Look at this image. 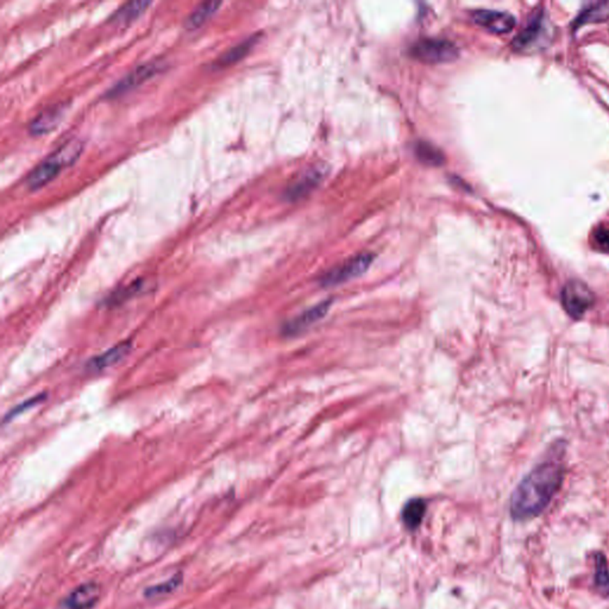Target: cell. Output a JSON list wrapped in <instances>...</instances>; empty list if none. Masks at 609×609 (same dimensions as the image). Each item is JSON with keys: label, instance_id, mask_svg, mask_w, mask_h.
<instances>
[{"label": "cell", "instance_id": "cell-1", "mask_svg": "<svg viewBox=\"0 0 609 609\" xmlns=\"http://www.w3.org/2000/svg\"><path fill=\"white\" fill-rule=\"evenodd\" d=\"M563 456L564 443L555 444L548 458L520 482L511 499V514L514 519H531L548 507L563 482Z\"/></svg>", "mask_w": 609, "mask_h": 609}, {"label": "cell", "instance_id": "cell-2", "mask_svg": "<svg viewBox=\"0 0 609 609\" xmlns=\"http://www.w3.org/2000/svg\"><path fill=\"white\" fill-rule=\"evenodd\" d=\"M595 297L592 289L581 281H570L562 291V304L570 317L581 319L593 306Z\"/></svg>", "mask_w": 609, "mask_h": 609}, {"label": "cell", "instance_id": "cell-3", "mask_svg": "<svg viewBox=\"0 0 609 609\" xmlns=\"http://www.w3.org/2000/svg\"><path fill=\"white\" fill-rule=\"evenodd\" d=\"M412 55L426 63H444L457 59L458 50L454 43L439 38H424L412 48Z\"/></svg>", "mask_w": 609, "mask_h": 609}, {"label": "cell", "instance_id": "cell-4", "mask_svg": "<svg viewBox=\"0 0 609 609\" xmlns=\"http://www.w3.org/2000/svg\"><path fill=\"white\" fill-rule=\"evenodd\" d=\"M373 260L374 256L371 254H361L353 257L324 274L321 277V284L325 287H331L351 280L353 277H360L369 268L370 264L373 263Z\"/></svg>", "mask_w": 609, "mask_h": 609}, {"label": "cell", "instance_id": "cell-5", "mask_svg": "<svg viewBox=\"0 0 609 609\" xmlns=\"http://www.w3.org/2000/svg\"><path fill=\"white\" fill-rule=\"evenodd\" d=\"M163 68H164V62L161 60H154L137 65L136 68L131 70L130 73L126 74L125 77L121 79L106 95L109 98L119 97L148 82L156 74H159Z\"/></svg>", "mask_w": 609, "mask_h": 609}, {"label": "cell", "instance_id": "cell-6", "mask_svg": "<svg viewBox=\"0 0 609 609\" xmlns=\"http://www.w3.org/2000/svg\"><path fill=\"white\" fill-rule=\"evenodd\" d=\"M476 24L494 33H507L514 28L516 18L511 13L495 10H477L472 13Z\"/></svg>", "mask_w": 609, "mask_h": 609}, {"label": "cell", "instance_id": "cell-7", "mask_svg": "<svg viewBox=\"0 0 609 609\" xmlns=\"http://www.w3.org/2000/svg\"><path fill=\"white\" fill-rule=\"evenodd\" d=\"M67 105L55 104L37 114L29 124V132L33 136H42L54 130L65 117Z\"/></svg>", "mask_w": 609, "mask_h": 609}, {"label": "cell", "instance_id": "cell-8", "mask_svg": "<svg viewBox=\"0 0 609 609\" xmlns=\"http://www.w3.org/2000/svg\"><path fill=\"white\" fill-rule=\"evenodd\" d=\"M100 596V588L94 582L79 585L62 601L61 609H91Z\"/></svg>", "mask_w": 609, "mask_h": 609}, {"label": "cell", "instance_id": "cell-9", "mask_svg": "<svg viewBox=\"0 0 609 609\" xmlns=\"http://www.w3.org/2000/svg\"><path fill=\"white\" fill-rule=\"evenodd\" d=\"M330 306H331V300L324 301V302H321V304H317V306H314L312 309H309V311L302 313L299 317L294 318L293 321H288L287 324H284V329H282L284 330V334H288V336L298 334L301 331H304V329H307L309 326L313 325L314 323L321 321V318L325 316L327 311H329Z\"/></svg>", "mask_w": 609, "mask_h": 609}, {"label": "cell", "instance_id": "cell-10", "mask_svg": "<svg viewBox=\"0 0 609 609\" xmlns=\"http://www.w3.org/2000/svg\"><path fill=\"white\" fill-rule=\"evenodd\" d=\"M62 167L55 162L52 157L45 160L29 174L26 179V186L30 191H36L40 188L45 187L50 181L56 178Z\"/></svg>", "mask_w": 609, "mask_h": 609}, {"label": "cell", "instance_id": "cell-11", "mask_svg": "<svg viewBox=\"0 0 609 609\" xmlns=\"http://www.w3.org/2000/svg\"><path fill=\"white\" fill-rule=\"evenodd\" d=\"M130 341L119 343V344L114 346V348H111V349L107 350L105 353H102V355H98L95 357L90 360V362L87 363V368L92 370V371L106 369V368H109V367L114 366V364L118 363L122 358L125 357L128 353L130 351Z\"/></svg>", "mask_w": 609, "mask_h": 609}, {"label": "cell", "instance_id": "cell-12", "mask_svg": "<svg viewBox=\"0 0 609 609\" xmlns=\"http://www.w3.org/2000/svg\"><path fill=\"white\" fill-rule=\"evenodd\" d=\"M151 1H129L123 4L110 17V23L114 25H126L137 20L151 6Z\"/></svg>", "mask_w": 609, "mask_h": 609}, {"label": "cell", "instance_id": "cell-13", "mask_svg": "<svg viewBox=\"0 0 609 609\" xmlns=\"http://www.w3.org/2000/svg\"><path fill=\"white\" fill-rule=\"evenodd\" d=\"M256 37H249L248 40L240 42V45L232 47L229 49L228 52H225L223 55H220L213 63L212 68H225L228 65H233L237 61H240V59H243L247 54L250 52V49L256 43Z\"/></svg>", "mask_w": 609, "mask_h": 609}, {"label": "cell", "instance_id": "cell-14", "mask_svg": "<svg viewBox=\"0 0 609 609\" xmlns=\"http://www.w3.org/2000/svg\"><path fill=\"white\" fill-rule=\"evenodd\" d=\"M82 149H84L82 142L79 139H70L68 142L63 143L61 146H59L49 157H52L55 162L59 163L63 168L77 162V160L82 155Z\"/></svg>", "mask_w": 609, "mask_h": 609}, {"label": "cell", "instance_id": "cell-15", "mask_svg": "<svg viewBox=\"0 0 609 609\" xmlns=\"http://www.w3.org/2000/svg\"><path fill=\"white\" fill-rule=\"evenodd\" d=\"M222 6L220 1H203L194 8V11L186 20V28L195 30L205 24Z\"/></svg>", "mask_w": 609, "mask_h": 609}, {"label": "cell", "instance_id": "cell-16", "mask_svg": "<svg viewBox=\"0 0 609 609\" xmlns=\"http://www.w3.org/2000/svg\"><path fill=\"white\" fill-rule=\"evenodd\" d=\"M321 179V171L319 169L311 171L304 176H301L300 179L298 180L297 183H293L292 186L286 192L287 199L294 201V200L299 199L301 196L307 194L309 192L312 191L313 188L317 186Z\"/></svg>", "mask_w": 609, "mask_h": 609}, {"label": "cell", "instance_id": "cell-17", "mask_svg": "<svg viewBox=\"0 0 609 609\" xmlns=\"http://www.w3.org/2000/svg\"><path fill=\"white\" fill-rule=\"evenodd\" d=\"M426 512V504L422 499L410 500L402 511V519L407 527L415 530L422 523Z\"/></svg>", "mask_w": 609, "mask_h": 609}, {"label": "cell", "instance_id": "cell-18", "mask_svg": "<svg viewBox=\"0 0 609 609\" xmlns=\"http://www.w3.org/2000/svg\"><path fill=\"white\" fill-rule=\"evenodd\" d=\"M595 587L602 596H609V569L602 553H596L595 556Z\"/></svg>", "mask_w": 609, "mask_h": 609}, {"label": "cell", "instance_id": "cell-19", "mask_svg": "<svg viewBox=\"0 0 609 609\" xmlns=\"http://www.w3.org/2000/svg\"><path fill=\"white\" fill-rule=\"evenodd\" d=\"M543 29L541 25V20L540 18H534L531 23L528 24L527 28L523 30L521 33L516 36L514 45L516 48H527L530 45L534 43L538 40L540 30Z\"/></svg>", "mask_w": 609, "mask_h": 609}, {"label": "cell", "instance_id": "cell-20", "mask_svg": "<svg viewBox=\"0 0 609 609\" xmlns=\"http://www.w3.org/2000/svg\"><path fill=\"white\" fill-rule=\"evenodd\" d=\"M415 151H417L419 160L422 163H426V164H430V166H439V164H442L444 162L443 154L438 149H435V146L429 144V143H419L417 148H415Z\"/></svg>", "mask_w": 609, "mask_h": 609}, {"label": "cell", "instance_id": "cell-21", "mask_svg": "<svg viewBox=\"0 0 609 609\" xmlns=\"http://www.w3.org/2000/svg\"><path fill=\"white\" fill-rule=\"evenodd\" d=\"M181 583H183V576L180 573H176L171 580L146 589V595L148 597L163 596L166 594L174 592L175 589L178 588Z\"/></svg>", "mask_w": 609, "mask_h": 609}, {"label": "cell", "instance_id": "cell-22", "mask_svg": "<svg viewBox=\"0 0 609 609\" xmlns=\"http://www.w3.org/2000/svg\"><path fill=\"white\" fill-rule=\"evenodd\" d=\"M144 284H146L144 281H134V282L129 284V286H126L125 288L119 289L117 292L114 293L107 299V302L111 304H116L118 302H123L128 298L134 297L137 293L141 292L144 288Z\"/></svg>", "mask_w": 609, "mask_h": 609}, {"label": "cell", "instance_id": "cell-23", "mask_svg": "<svg viewBox=\"0 0 609 609\" xmlns=\"http://www.w3.org/2000/svg\"><path fill=\"white\" fill-rule=\"evenodd\" d=\"M607 4H597L589 8L578 18V24H585L589 22L602 21L608 15L609 10L605 6Z\"/></svg>", "mask_w": 609, "mask_h": 609}, {"label": "cell", "instance_id": "cell-24", "mask_svg": "<svg viewBox=\"0 0 609 609\" xmlns=\"http://www.w3.org/2000/svg\"><path fill=\"white\" fill-rule=\"evenodd\" d=\"M593 242L600 252H609V225H600L594 231Z\"/></svg>", "mask_w": 609, "mask_h": 609}, {"label": "cell", "instance_id": "cell-25", "mask_svg": "<svg viewBox=\"0 0 609 609\" xmlns=\"http://www.w3.org/2000/svg\"><path fill=\"white\" fill-rule=\"evenodd\" d=\"M43 399H45V396H43V395L42 394H40L38 395V396H35V398L30 399V400H28V401L22 402L21 405H18L16 408H13V410H11V413H8L6 418H13L15 415H20V413H22V412H24V410L30 408V407L35 406V405H37V403H40V402H41Z\"/></svg>", "mask_w": 609, "mask_h": 609}]
</instances>
